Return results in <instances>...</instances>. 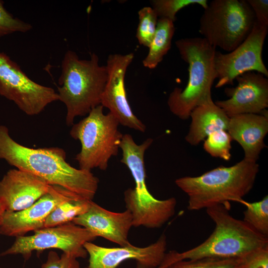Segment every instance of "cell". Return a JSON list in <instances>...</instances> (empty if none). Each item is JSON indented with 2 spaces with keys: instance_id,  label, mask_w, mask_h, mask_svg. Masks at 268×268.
Listing matches in <instances>:
<instances>
[{
  "instance_id": "1",
  "label": "cell",
  "mask_w": 268,
  "mask_h": 268,
  "mask_svg": "<svg viewBox=\"0 0 268 268\" xmlns=\"http://www.w3.org/2000/svg\"><path fill=\"white\" fill-rule=\"evenodd\" d=\"M0 159L86 200H92L98 188L99 179L91 171L71 166L63 149L25 146L13 140L3 125H0Z\"/></svg>"
},
{
  "instance_id": "2",
  "label": "cell",
  "mask_w": 268,
  "mask_h": 268,
  "mask_svg": "<svg viewBox=\"0 0 268 268\" xmlns=\"http://www.w3.org/2000/svg\"><path fill=\"white\" fill-rule=\"evenodd\" d=\"M230 203L208 207L206 212L215 224L210 236L196 247L165 254L157 268H165L176 262L202 258L240 259L268 246V237L259 233L243 220L229 213Z\"/></svg>"
},
{
  "instance_id": "3",
  "label": "cell",
  "mask_w": 268,
  "mask_h": 268,
  "mask_svg": "<svg viewBox=\"0 0 268 268\" xmlns=\"http://www.w3.org/2000/svg\"><path fill=\"white\" fill-rule=\"evenodd\" d=\"M259 171L257 162L243 159L198 176L179 178L175 183L188 197V209L200 210L231 201L243 202V198L253 188Z\"/></svg>"
},
{
  "instance_id": "4",
  "label": "cell",
  "mask_w": 268,
  "mask_h": 268,
  "mask_svg": "<svg viewBox=\"0 0 268 268\" xmlns=\"http://www.w3.org/2000/svg\"><path fill=\"white\" fill-rule=\"evenodd\" d=\"M107 79L106 66L99 64L96 54H91L89 60H80L72 51L65 53L58 94L59 101L67 108V126H72L76 117L87 115L92 109L101 105Z\"/></svg>"
},
{
  "instance_id": "5",
  "label": "cell",
  "mask_w": 268,
  "mask_h": 268,
  "mask_svg": "<svg viewBox=\"0 0 268 268\" xmlns=\"http://www.w3.org/2000/svg\"><path fill=\"white\" fill-rule=\"evenodd\" d=\"M175 44L181 58L189 65V78L183 89L175 87L170 93L167 104L174 115L185 120L196 107L212 100L211 88L217 78L216 50L202 37L180 39Z\"/></svg>"
},
{
  "instance_id": "6",
  "label": "cell",
  "mask_w": 268,
  "mask_h": 268,
  "mask_svg": "<svg viewBox=\"0 0 268 268\" xmlns=\"http://www.w3.org/2000/svg\"><path fill=\"white\" fill-rule=\"evenodd\" d=\"M103 108L101 105L94 108L85 118L72 125L70 135L81 144L75 158L79 169L106 170L110 158L118 153L123 134L116 118L110 112L104 114Z\"/></svg>"
},
{
  "instance_id": "7",
  "label": "cell",
  "mask_w": 268,
  "mask_h": 268,
  "mask_svg": "<svg viewBox=\"0 0 268 268\" xmlns=\"http://www.w3.org/2000/svg\"><path fill=\"white\" fill-rule=\"evenodd\" d=\"M255 21L246 0H213L204 9L199 32L213 47L230 52L247 37Z\"/></svg>"
},
{
  "instance_id": "8",
  "label": "cell",
  "mask_w": 268,
  "mask_h": 268,
  "mask_svg": "<svg viewBox=\"0 0 268 268\" xmlns=\"http://www.w3.org/2000/svg\"><path fill=\"white\" fill-rule=\"evenodd\" d=\"M96 238L88 229L71 222L37 230L32 235L16 237L11 246L0 253V257L20 254L26 261L34 251L58 249L76 259H84L88 254L84 244L93 241Z\"/></svg>"
},
{
  "instance_id": "9",
  "label": "cell",
  "mask_w": 268,
  "mask_h": 268,
  "mask_svg": "<svg viewBox=\"0 0 268 268\" xmlns=\"http://www.w3.org/2000/svg\"><path fill=\"white\" fill-rule=\"evenodd\" d=\"M0 95L29 116L38 115L49 104L59 100L53 88L31 80L17 63L0 52Z\"/></svg>"
},
{
  "instance_id": "10",
  "label": "cell",
  "mask_w": 268,
  "mask_h": 268,
  "mask_svg": "<svg viewBox=\"0 0 268 268\" xmlns=\"http://www.w3.org/2000/svg\"><path fill=\"white\" fill-rule=\"evenodd\" d=\"M268 27L256 20L245 40L233 51L223 54L216 51L214 66L218 81L216 88L233 85L234 80L248 71H256L268 77V70L263 62L262 51Z\"/></svg>"
},
{
  "instance_id": "11",
  "label": "cell",
  "mask_w": 268,
  "mask_h": 268,
  "mask_svg": "<svg viewBox=\"0 0 268 268\" xmlns=\"http://www.w3.org/2000/svg\"><path fill=\"white\" fill-rule=\"evenodd\" d=\"M134 58L133 53L114 54L108 56L106 65L108 79L101 96V105L109 110L119 124L144 133L146 126L133 112L125 87L126 71Z\"/></svg>"
},
{
  "instance_id": "12",
  "label": "cell",
  "mask_w": 268,
  "mask_h": 268,
  "mask_svg": "<svg viewBox=\"0 0 268 268\" xmlns=\"http://www.w3.org/2000/svg\"><path fill=\"white\" fill-rule=\"evenodd\" d=\"M167 238L162 233L154 243L144 247L131 244L108 248L86 242L84 248L89 255L88 268H117L128 260L136 262V268H157L162 262L167 249Z\"/></svg>"
},
{
  "instance_id": "13",
  "label": "cell",
  "mask_w": 268,
  "mask_h": 268,
  "mask_svg": "<svg viewBox=\"0 0 268 268\" xmlns=\"http://www.w3.org/2000/svg\"><path fill=\"white\" fill-rule=\"evenodd\" d=\"M76 199L82 198L61 187L52 185L47 194L28 207L16 212L5 211L0 224V234L17 237L43 228L46 219L58 205Z\"/></svg>"
},
{
  "instance_id": "14",
  "label": "cell",
  "mask_w": 268,
  "mask_h": 268,
  "mask_svg": "<svg viewBox=\"0 0 268 268\" xmlns=\"http://www.w3.org/2000/svg\"><path fill=\"white\" fill-rule=\"evenodd\" d=\"M235 87L225 89L229 97L214 102L230 118L241 114H261L268 107V79L256 71L245 72L236 78Z\"/></svg>"
},
{
  "instance_id": "15",
  "label": "cell",
  "mask_w": 268,
  "mask_h": 268,
  "mask_svg": "<svg viewBox=\"0 0 268 268\" xmlns=\"http://www.w3.org/2000/svg\"><path fill=\"white\" fill-rule=\"evenodd\" d=\"M52 185L18 169L9 170L0 181V203L5 211L24 209L47 194Z\"/></svg>"
},
{
  "instance_id": "16",
  "label": "cell",
  "mask_w": 268,
  "mask_h": 268,
  "mask_svg": "<svg viewBox=\"0 0 268 268\" xmlns=\"http://www.w3.org/2000/svg\"><path fill=\"white\" fill-rule=\"evenodd\" d=\"M120 246L131 244L128 240L133 225V218L127 209L121 212H112L104 208L92 201L85 213L75 217L72 222Z\"/></svg>"
},
{
  "instance_id": "17",
  "label": "cell",
  "mask_w": 268,
  "mask_h": 268,
  "mask_svg": "<svg viewBox=\"0 0 268 268\" xmlns=\"http://www.w3.org/2000/svg\"><path fill=\"white\" fill-rule=\"evenodd\" d=\"M227 131L232 140L241 145L244 160L257 162L266 146L264 138L268 133V111L261 114H241L230 117Z\"/></svg>"
},
{
  "instance_id": "18",
  "label": "cell",
  "mask_w": 268,
  "mask_h": 268,
  "mask_svg": "<svg viewBox=\"0 0 268 268\" xmlns=\"http://www.w3.org/2000/svg\"><path fill=\"white\" fill-rule=\"evenodd\" d=\"M191 123L186 141L196 146L210 134L227 130L230 118L211 100L196 107L191 112Z\"/></svg>"
},
{
  "instance_id": "19",
  "label": "cell",
  "mask_w": 268,
  "mask_h": 268,
  "mask_svg": "<svg viewBox=\"0 0 268 268\" xmlns=\"http://www.w3.org/2000/svg\"><path fill=\"white\" fill-rule=\"evenodd\" d=\"M153 141V139L148 138L138 145L131 134H123L120 144L122 152L120 161L129 169L135 182L134 189L135 194L141 199H146L151 196L146 184L144 155Z\"/></svg>"
},
{
  "instance_id": "20",
  "label": "cell",
  "mask_w": 268,
  "mask_h": 268,
  "mask_svg": "<svg viewBox=\"0 0 268 268\" xmlns=\"http://www.w3.org/2000/svg\"><path fill=\"white\" fill-rule=\"evenodd\" d=\"M175 31L174 22L169 19L159 18L156 32L148 47L147 55L142 61L145 67L153 69L163 60L171 47V43Z\"/></svg>"
},
{
  "instance_id": "21",
  "label": "cell",
  "mask_w": 268,
  "mask_h": 268,
  "mask_svg": "<svg viewBox=\"0 0 268 268\" xmlns=\"http://www.w3.org/2000/svg\"><path fill=\"white\" fill-rule=\"evenodd\" d=\"M90 201L76 199L62 203L48 216L44 228L55 227L72 222L75 217L87 211Z\"/></svg>"
},
{
  "instance_id": "22",
  "label": "cell",
  "mask_w": 268,
  "mask_h": 268,
  "mask_svg": "<svg viewBox=\"0 0 268 268\" xmlns=\"http://www.w3.org/2000/svg\"><path fill=\"white\" fill-rule=\"evenodd\" d=\"M243 221L259 233L268 237V196L252 202L243 201Z\"/></svg>"
},
{
  "instance_id": "23",
  "label": "cell",
  "mask_w": 268,
  "mask_h": 268,
  "mask_svg": "<svg viewBox=\"0 0 268 268\" xmlns=\"http://www.w3.org/2000/svg\"><path fill=\"white\" fill-rule=\"evenodd\" d=\"M203 147L211 156L226 161L231 159V136L226 130H219L209 134L204 140Z\"/></svg>"
},
{
  "instance_id": "24",
  "label": "cell",
  "mask_w": 268,
  "mask_h": 268,
  "mask_svg": "<svg viewBox=\"0 0 268 268\" xmlns=\"http://www.w3.org/2000/svg\"><path fill=\"white\" fill-rule=\"evenodd\" d=\"M139 23L136 37L140 45L149 47L154 36L158 16L151 7L145 6L138 12Z\"/></svg>"
},
{
  "instance_id": "25",
  "label": "cell",
  "mask_w": 268,
  "mask_h": 268,
  "mask_svg": "<svg viewBox=\"0 0 268 268\" xmlns=\"http://www.w3.org/2000/svg\"><path fill=\"white\" fill-rule=\"evenodd\" d=\"M150 3L158 17L166 18L173 22L177 19V13L185 7L198 4L205 9L208 5L207 0H153Z\"/></svg>"
},
{
  "instance_id": "26",
  "label": "cell",
  "mask_w": 268,
  "mask_h": 268,
  "mask_svg": "<svg viewBox=\"0 0 268 268\" xmlns=\"http://www.w3.org/2000/svg\"><path fill=\"white\" fill-rule=\"evenodd\" d=\"M240 259L202 258L182 260L165 268H238Z\"/></svg>"
},
{
  "instance_id": "27",
  "label": "cell",
  "mask_w": 268,
  "mask_h": 268,
  "mask_svg": "<svg viewBox=\"0 0 268 268\" xmlns=\"http://www.w3.org/2000/svg\"><path fill=\"white\" fill-rule=\"evenodd\" d=\"M32 25L19 18L14 17L4 7L0 0V37L14 32H26Z\"/></svg>"
},
{
  "instance_id": "28",
  "label": "cell",
  "mask_w": 268,
  "mask_h": 268,
  "mask_svg": "<svg viewBox=\"0 0 268 268\" xmlns=\"http://www.w3.org/2000/svg\"><path fill=\"white\" fill-rule=\"evenodd\" d=\"M238 268H268V246L241 258Z\"/></svg>"
},
{
  "instance_id": "29",
  "label": "cell",
  "mask_w": 268,
  "mask_h": 268,
  "mask_svg": "<svg viewBox=\"0 0 268 268\" xmlns=\"http://www.w3.org/2000/svg\"><path fill=\"white\" fill-rule=\"evenodd\" d=\"M41 268H81L79 263L75 257L63 253L59 256L57 252L50 251L46 261L41 266Z\"/></svg>"
},
{
  "instance_id": "30",
  "label": "cell",
  "mask_w": 268,
  "mask_h": 268,
  "mask_svg": "<svg viewBox=\"0 0 268 268\" xmlns=\"http://www.w3.org/2000/svg\"><path fill=\"white\" fill-rule=\"evenodd\" d=\"M251 7L256 20L262 25L268 27V0H246Z\"/></svg>"
},
{
  "instance_id": "31",
  "label": "cell",
  "mask_w": 268,
  "mask_h": 268,
  "mask_svg": "<svg viewBox=\"0 0 268 268\" xmlns=\"http://www.w3.org/2000/svg\"><path fill=\"white\" fill-rule=\"evenodd\" d=\"M5 212V209L2 205L0 203V224L1 223L2 217Z\"/></svg>"
},
{
  "instance_id": "32",
  "label": "cell",
  "mask_w": 268,
  "mask_h": 268,
  "mask_svg": "<svg viewBox=\"0 0 268 268\" xmlns=\"http://www.w3.org/2000/svg\"></svg>"
}]
</instances>
